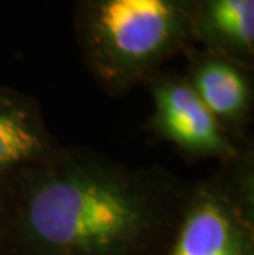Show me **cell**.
Listing matches in <instances>:
<instances>
[{
	"mask_svg": "<svg viewBox=\"0 0 254 255\" xmlns=\"http://www.w3.org/2000/svg\"><path fill=\"white\" fill-rule=\"evenodd\" d=\"M188 186L61 146L7 181L0 255H164Z\"/></svg>",
	"mask_w": 254,
	"mask_h": 255,
	"instance_id": "6da1fadb",
	"label": "cell"
},
{
	"mask_svg": "<svg viewBox=\"0 0 254 255\" xmlns=\"http://www.w3.org/2000/svg\"><path fill=\"white\" fill-rule=\"evenodd\" d=\"M193 0H81L78 40L89 73L121 96L195 46Z\"/></svg>",
	"mask_w": 254,
	"mask_h": 255,
	"instance_id": "7a4b0ae2",
	"label": "cell"
},
{
	"mask_svg": "<svg viewBox=\"0 0 254 255\" xmlns=\"http://www.w3.org/2000/svg\"><path fill=\"white\" fill-rule=\"evenodd\" d=\"M144 84L152 99L147 128L157 140L172 145L188 160H216L225 165L238 155L243 143L220 126L185 76L160 69Z\"/></svg>",
	"mask_w": 254,
	"mask_h": 255,
	"instance_id": "3957f363",
	"label": "cell"
},
{
	"mask_svg": "<svg viewBox=\"0 0 254 255\" xmlns=\"http://www.w3.org/2000/svg\"><path fill=\"white\" fill-rule=\"evenodd\" d=\"M164 255H254V211L216 175L188 188Z\"/></svg>",
	"mask_w": 254,
	"mask_h": 255,
	"instance_id": "277c9868",
	"label": "cell"
},
{
	"mask_svg": "<svg viewBox=\"0 0 254 255\" xmlns=\"http://www.w3.org/2000/svg\"><path fill=\"white\" fill-rule=\"evenodd\" d=\"M183 76L198 99L238 143L248 142L254 112L253 68L193 46Z\"/></svg>",
	"mask_w": 254,
	"mask_h": 255,
	"instance_id": "5b68a950",
	"label": "cell"
},
{
	"mask_svg": "<svg viewBox=\"0 0 254 255\" xmlns=\"http://www.w3.org/2000/svg\"><path fill=\"white\" fill-rule=\"evenodd\" d=\"M58 146L38 102L0 86V181L40 163Z\"/></svg>",
	"mask_w": 254,
	"mask_h": 255,
	"instance_id": "8992f818",
	"label": "cell"
},
{
	"mask_svg": "<svg viewBox=\"0 0 254 255\" xmlns=\"http://www.w3.org/2000/svg\"><path fill=\"white\" fill-rule=\"evenodd\" d=\"M195 46L254 68V0H193Z\"/></svg>",
	"mask_w": 254,
	"mask_h": 255,
	"instance_id": "52a82bcc",
	"label": "cell"
},
{
	"mask_svg": "<svg viewBox=\"0 0 254 255\" xmlns=\"http://www.w3.org/2000/svg\"><path fill=\"white\" fill-rule=\"evenodd\" d=\"M5 204H7V181H0V229L5 218Z\"/></svg>",
	"mask_w": 254,
	"mask_h": 255,
	"instance_id": "ba28073f",
	"label": "cell"
}]
</instances>
